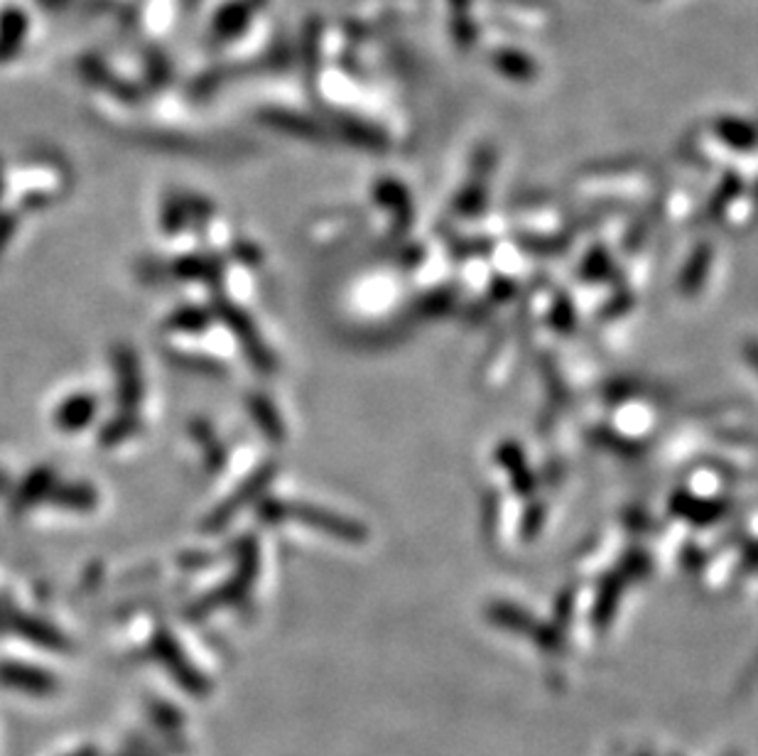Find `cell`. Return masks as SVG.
<instances>
[{
	"mask_svg": "<svg viewBox=\"0 0 758 756\" xmlns=\"http://www.w3.org/2000/svg\"><path fill=\"white\" fill-rule=\"evenodd\" d=\"M291 511L295 513V519H300V521H305V523H312V525H317V529H322V531H329V533L339 535V539L362 541L364 535H366L362 525H356V523H352V521L339 519V516H334V513L317 511V509H307V506H293Z\"/></svg>",
	"mask_w": 758,
	"mask_h": 756,
	"instance_id": "obj_1",
	"label": "cell"
},
{
	"mask_svg": "<svg viewBox=\"0 0 758 756\" xmlns=\"http://www.w3.org/2000/svg\"><path fill=\"white\" fill-rule=\"evenodd\" d=\"M707 265H710V248L704 246L692 256L690 265H687V271L683 273V291L685 293H695L697 287H700L702 277L707 273Z\"/></svg>",
	"mask_w": 758,
	"mask_h": 756,
	"instance_id": "obj_2",
	"label": "cell"
}]
</instances>
